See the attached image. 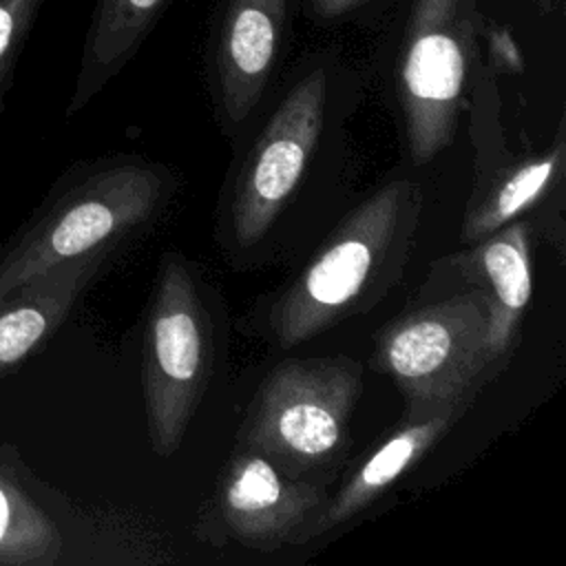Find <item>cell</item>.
Instances as JSON below:
<instances>
[{
  "instance_id": "cell-15",
  "label": "cell",
  "mask_w": 566,
  "mask_h": 566,
  "mask_svg": "<svg viewBox=\"0 0 566 566\" xmlns=\"http://www.w3.org/2000/svg\"><path fill=\"white\" fill-rule=\"evenodd\" d=\"M62 551L53 520L0 464V566H51Z\"/></svg>"
},
{
  "instance_id": "cell-2",
  "label": "cell",
  "mask_w": 566,
  "mask_h": 566,
  "mask_svg": "<svg viewBox=\"0 0 566 566\" xmlns=\"http://www.w3.org/2000/svg\"><path fill=\"white\" fill-rule=\"evenodd\" d=\"M164 199L166 177L155 166L115 159L73 168L0 245V296L53 268L108 256Z\"/></svg>"
},
{
  "instance_id": "cell-8",
  "label": "cell",
  "mask_w": 566,
  "mask_h": 566,
  "mask_svg": "<svg viewBox=\"0 0 566 566\" xmlns=\"http://www.w3.org/2000/svg\"><path fill=\"white\" fill-rule=\"evenodd\" d=\"M325 502L318 484L294 478L263 453L241 447L221 478L217 517L230 539L252 551H276L303 544Z\"/></svg>"
},
{
  "instance_id": "cell-11",
  "label": "cell",
  "mask_w": 566,
  "mask_h": 566,
  "mask_svg": "<svg viewBox=\"0 0 566 566\" xmlns=\"http://www.w3.org/2000/svg\"><path fill=\"white\" fill-rule=\"evenodd\" d=\"M469 407L453 405L422 413H405L402 422L352 471L334 497H327L305 531V542L356 517L376 502L402 473L460 420Z\"/></svg>"
},
{
  "instance_id": "cell-12",
  "label": "cell",
  "mask_w": 566,
  "mask_h": 566,
  "mask_svg": "<svg viewBox=\"0 0 566 566\" xmlns=\"http://www.w3.org/2000/svg\"><path fill=\"white\" fill-rule=\"evenodd\" d=\"M104 261L106 256H88L53 268L0 296V378L44 347Z\"/></svg>"
},
{
  "instance_id": "cell-7",
  "label": "cell",
  "mask_w": 566,
  "mask_h": 566,
  "mask_svg": "<svg viewBox=\"0 0 566 566\" xmlns=\"http://www.w3.org/2000/svg\"><path fill=\"white\" fill-rule=\"evenodd\" d=\"M327 104V75L312 69L283 97L248 155L230 210L234 239L250 248L294 195L318 142Z\"/></svg>"
},
{
  "instance_id": "cell-17",
  "label": "cell",
  "mask_w": 566,
  "mask_h": 566,
  "mask_svg": "<svg viewBox=\"0 0 566 566\" xmlns=\"http://www.w3.org/2000/svg\"><path fill=\"white\" fill-rule=\"evenodd\" d=\"M365 0H310L312 11L323 18V20H334L340 18L349 11H354L356 7H360Z\"/></svg>"
},
{
  "instance_id": "cell-5",
  "label": "cell",
  "mask_w": 566,
  "mask_h": 566,
  "mask_svg": "<svg viewBox=\"0 0 566 566\" xmlns=\"http://www.w3.org/2000/svg\"><path fill=\"white\" fill-rule=\"evenodd\" d=\"M212 365L210 321L188 263L166 254L144 338L148 438L157 455H172L199 407Z\"/></svg>"
},
{
  "instance_id": "cell-3",
  "label": "cell",
  "mask_w": 566,
  "mask_h": 566,
  "mask_svg": "<svg viewBox=\"0 0 566 566\" xmlns=\"http://www.w3.org/2000/svg\"><path fill=\"white\" fill-rule=\"evenodd\" d=\"M405 398V413L471 407L506 365L489 340V303L473 285L416 305L378 332L371 356Z\"/></svg>"
},
{
  "instance_id": "cell-6",
  "label": "cell",
  "mask_w": 566,
  "mask_h": 566,
  "mask_svg": "<svg viewBox=\"0 0 566 566\" xmlns=\"http://www.w3.org/2000/svg\"><path fill=\"white\" fill-rule=\"evenodd\" d=\"M475 0H413L400 53V102L413 164L442 153L458 126L478 57Z\"/></svg>"
},
{
  "instance_id": "cell-9",
  "label": "cell",
  "mask_w": 566,
  "mask_h": 566,
  "mask_svg": "<svg viewBox=\"0 0 566 566\" xmlns=\"http://www.w3.org/2000/svg\"><path fill=\"white\" fill-rule=\"evenodd\" d=\"M528 237L526 221H511L493 234L473 241V248L433 268L444 272L447 281H458L460 287L473 285L484 292L489 303V340L504 365L517 347L520 327L533 294Z\"/></svg>"
},
{
  "instance_id": "cell-1",
  "label": "cell",
  "mask_w": 566,
  "mask_h": 566,
  "mask_svg": "<svg viewBox=\"0 0 566 566\" xmlns=\"http://www.w3.org/2000/svg\"><path fill=\"white\" fill-rule=\"evenodd\" d=\"M420 210L422 190L409 179H394L356 206L272 303L276 345L290 349L374 307L407 265Z\"/></svg>"
},
{
  "instance_id": "cell-14",
  "label": "cell",
  "mask_w": 566,
  "mask_h": 566,
  "mask_svg": "<svg viewBox=\"0 0 566 566\" xmlns=\"http://www.w3.org/2000/svg\"><path fill=\"white\" fill-rule=\"evenodd\" d=\"M562 166L564 142L559 133L548 153L520 159L497 170L471 199L462 221V241H480L515 221L517 214L528 210L557 181Z\"/></svg>"
},
{
  "instance_id": "cell-4",
  "label": "cell",
  "mask_w": 566,
  "mask_h": 566,
  "mask_svg": "<svg viewBox=\"0 0 566 566\" xmlns=\"http://www.w3.org/2000/svg\"><path fill=\"white\" fill-rule=\"evenodd\" d=\"M363 389V367L345 356L283 360L261 382L241 447L294 478L340 455Z\"/></svg>"
},
{
  "instance_id": "cell-10",
  "label": "cell",
  "mask_w": 566,
  "mask_h": 566,
  "mask_svg": "<svg viewBox=\"0 0 566 566\" xmlns=\"http://www.w3.org/2000/svg\"><path fill=\"white\" fill-rule=\"evenodd\" d=\"M287 0H226L217 38V86L226 122H243L276 62Z\"/></svg>"
},
{
  "instance_id": "cell-16",
  "label": "cell",
  "mask_w": 566,
  "mask_h": 566,
  "mask_svg": "<svg viewBox=\"0 0 566 566\" xmlns=\"http://www.w3.org/2000/svg\"><path fill=\"white\" fill-rule=\"evenodd\" d=\"M44 0H0V113L13 84L18 57Z\"/></svg>"
},
{
  "instance_id": "cell-13",
  "label": "cell",
  "mask_w": 566,
  "mask_h": 566,
  "mask_svg": "<svg viewBox=\"0 0 566 566\" xmlns=\"http://www.w3.org/2000/svg\"><path fill=\"white\" fill-rule=\"evenodd\" d=\"M170 0H97L66 115L84 108L135 55Z\"/></svg>"
}]
</instances>
